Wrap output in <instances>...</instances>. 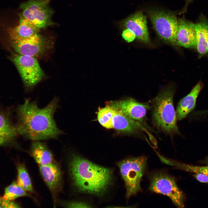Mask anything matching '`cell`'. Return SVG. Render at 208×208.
I'll use <instances>...</instances> for the list:
<instances>
[{
	"label": "cell",
	"instance_id": "cell-13",
	"mask_svg": "<svg viewBox=\"0 0 208 208\" xmlns=\"http://www.w3.org/2000/svg\"><path fill=\"white\" fill-rule=\"evenodd\" d=\"M18 135L10 112L0 109V146H6L13 142Z\"/></svg>",
	"mask_w": 208,
	"mask_h": 208
},
{
	"label": "cell",
	"instance_id": "cell-5",
	"mask_svg": "<svg viewBox=\"0 0 208 208\" xmlns=\"http://www.w3.org/2000/svg\"><path fill=\"white\" fill-rule=\"evenodd\" d=\"M51 0H29L22 3L20 17L28 20L39 29L46 28L56 23L51 20L54 13L49 6Z\"/></svg>",
	"mask_w": 208,
	"mask_h": 208
},
{
	"label": "cell",
	"instance_id": "cell-1",
	"mask_svg": "<svg viewBox=\"0 0 208 208\" xmlns=\"http://www.w3.org/2000/svg\"><path fill=\"white\" fill-rule=\"evenodd\" d=\"M59 101L57 98L54 97L46 106L40 108L36 101L25 99L16 110V125L18 134L34 141L56 139L64 134L54 118Z\"/></svg>",
	"mask_w": 208,
	"mask_h": 208
},
{
	"label": "cell",
	"instance_id": "cell-23",
	"mask_svg": "<svg viewBox=\"0 0 208 208\" xmlns=\"http://www.w3.org/2000/svg\"><path fill=\"white\" fill-rule=\"evenodd\" d=\"M177 168L187 172L194 173H200L208 175V166H194L172 161Z\"/></svg>",
	"mask_w": 208,
	"mask_h": 208
},
{
	"label": "cell",
	"instance_id": "cell-4",
	"mask_svg": "<svg viewBox=\"0 0 208 208\" xmlns=\"http://www.w3.org/2000/svg\"><path fill=\"white\" fill-rule=\"evenodd\" d=\"M147 163V158L144 156L127 158L117 163L125 183L127 199L141 191L140 182Z\"/></svg>",
	"mask_w": 208,
	"mask_h": 208
},
{
	"label": "cell",
	"instance_id": "cell-15",
	"mask_svg": "<svg viewBox=\"0 0 208 208\" xmlns=\"http://www.w3.org/2000/svg\"><path fill=\"white\" fill-rule=\"evenodd\" d=\"M196 49L198 57L208 58V18L203 14L195 23Z\"/></svg>",
	"mask_w": 208,
	"mask_h": 208
},
{
	"label": "cell",
	"instance_id": "cell-2",
	"mask_svg": "<svg viewBox=\"0 0 208 208\" xmlns=\"http://www.w3.org/2000/svg\"><path fill=\"white\" fill-rule=\"evenodd\" d=\"M70 176L78 191L96 195H102L110 184L112 172L108 168L95 164L75 154L69 163Z\"/></svg>",
	"mask_w": 208,
	"mask_h": 208
},
{
	"label": "cell",
	"instance_id": "cell-7",
	"mask_svg": "<svg viewBox=\"0 0 208 208\" xmlns=\"http://www.w3.org/2000/svg\"><path fill=\"white\" fill-rule=\"evenodd\" d=\"M150 181L149 190L166 196L179 208L184 207V195L171 176L164 172H159L152 174Z\"/></svg>",
	"mask_w": 208,
	"mask_h": 208
},
{
	"label": "cell",
	"instance_id": "cell-14",
	"mask_svg": "<svg viewBox=\"0 0 208 208\" xmlns=\"http://www.w3.org/2000/svg\"><path fill=\"white\" fill-rule=\"evenodd\" d=\"M176 44L188 49H195V23L185 18L178 20Z\"/></svg>",
	"mask_w": 208,
	"mask_h": 208
},
{
	"label": "cell",
	"instance_id": "cell-25",
	"mask_svg": "<svg viewBox=\"0 0 208 208\" xmlns=\"http://www.w3.org/2000/svg\"><path fill=\"white\" fill-rule=\"evenodd\" d=\"M6 200L0 197V203L1 208H19L21 207L18 203L13 201Z\"/></svg>",
	"mask_w": 208,
	"mask_h": 208
},
{
	"label": "cell",
	"instance_id": "cell-12",
	"mask_svg": "<svg viewBox=\"0 0 208 208\" xmlns=\"http://www.w3.org/2000/svg\"><path fill=\"white\" fill-rule=\"evenodd\" d=\"M41 175L53 196L61 190L62 185V173L60 167L53 161L44 166H39Z\"/></svg>",
	"mask_w": 208,
	"mask_h": 208
},
{
	"label": "cell",
	"instance_id": "cell-26",
	"mask_svg": "<svg viewBox=\"0 0 208 208\" xmlns=\"http://www.w3.org/2000/svg\"><path fill=\"white\" fill-rule=\"evenodd\" d=\"M122 35L123 38L129 42L133 41L136 38L133 33L127 29L123 30Z\"/></svg>",
	"mask_w": 208,
	"mask_h": 208
},
{
	"label": "cell",
	"instance_id": "cell-27",
	"mask_svg": "<svg viewBox=\"0 0 208 208\" xmlns=\"http://www.w3.org/2000/svg\"><path fill=\"white\" fill-rule=\"evenodd\" d=\"M194 178L200 182L208 183V175L200 173H194Z\"/></svg>",
	"mask_w": 208,
	"mask_h": 208
},
{
	"label": "cell",
	"instance_id": "cell-30",
	"mask_svg": "<svg viewBox=\"0 0 208 208\" xmlns=\"http://www.w3.org/2000/svg\"><path fill=\"white\" fill-rule=\"evenodd\" d=\"M206 162L207 164H208V157H207L206 160Z\"/></svg>",
	"mask_w": 208,
	"mask_h": 208
},
{
	"label": "cell",
	"instance_id": "cell-18",
	"mask_svg": "<svg viewBox=\"0 0 208 208\" xmlns=\"http://www.w3.org/2000/svg\"><path fill=\"white\" fill-rule=\"evenodd\" d=\"M20 18L19 25L8 30L10 40L25 39L38 33L40 29L26 19Z\"/></svg>",
	"mask_w": 208,
	"mask_h": 208
},
{
	"label": "cell",
	"instance_id": "cell-31",
	"mask_svg": "<svg viewBox=\"0 0 208 208\" xmlns=\"http://www.w3.org/2000/svg\"><path fill=\"white\" fill-rule=\"evenodd\" d=\"M0 208H1V205H0Z\"/></svg>",
	"mask_w": 208,
	"mask_h": 208
},
{
	"label": "cell",
	"instance_id": "cell-19",
	"mask_svg": "<svg viewBox=\"0 0 208 208\" xmlns=\"http://www.w3.org/2000/svg\"><path fill=\"white\" fill-rule=\"evenodd\" d=\"M30 153L39 166L47 165L54 161L52 153L46 144L40 141H33L30 147Z\"/></svg>",
	"mask_w": 208,
	"mask_h": 208
},
{
	"label": "cell",
	"instance_id": "cell-29",
	"mask_svg": "<svg viewBox=\"0 0 208 208\" xmlns=\"http://www.w3.org/2000/svg\"><path fill=\"white\" fill-rule=\"evenodd\" d=\"M194 0H186L187 1V3H190V2L192 1H194Z\"/></svg>",
	"mask_w": 208,
	"mask_h": 208
},
{
	"label": "cell",
	"instance_id": "cell-22",
	"mask_svg": "<svg viewBox=\"0 0 208 208\" xmlns=\"http://www.w3.org/2000/svg\"><path fill=\"white\" fill-rule=\"evenodd\" d=\"M114 113V108L109 105L99 109L97 113V119L100 124L107 129L113 128L112 118Z\"/></svg>",
	"mask_w": 208,
	"mask_h": 208
},
{
	"label": "cell",
	"instance_id": "cell-9",
	"mask_svg": "<svg viewBox=\"0 0 208 208\" xmlns=\"http://www.w3.org/2000/svg\"><path fill=\"white\" fill-rule=\"evenodd\" d=\"M109 105L120 110L130 118L143 127L149 128L146 121L147 111L151 108L148 103H140L134 99L130 98L112 102Z\"/></svg>",
	"mask_w": 208,
	"mask_h": 208
},
{
	"label": "cell",
	"instance_id": "cell-10",
	"mask_svg": "<svg viewBox=\"0 0 208 208\" xmlns=\"http://www.w3.org/2000/svg\"><path fill=\"white\" fill-rule=\"evenodd\" d=\"M147 23L146 17L140 11L121 21L120 25L131 31L141 42L147 43L150 39Z\"/></svg>",
	"mask_w": 208,
	"mask_h": 208
},
{
	"label": "cell",
	"instance_id": "cell-11",
	"mask_svg": "<svg viewBox=\"0 0 208 208\" xmlns=\"http://www.w3.org/2000/svg\"><path fill=\"white\" fill-rule=\"evenodd\" d=\"M15 51L21 55L35 57L44 51L45 41L39 33L25 39L10 40Z\"/></svg>",
	"mask_w": 208,
	"mask_h": 208
},
{
	"label": "cell",
	"instance_id": "cell-6",
	"mask_svg": "<svg viewBox=\"0 0 208 208\" xmlns=\"http://www.w3.org/2000/svg\"><path fill=\"white\" fill-rule=\"evenodd\" d=\"M149 18L159 36L171 45H176L178 20L174 14L159 10H150Z\"/></svg>",
	"mask_w": 208,
	"mask_h": 208
},
{
	"label": "cell",
	"instance_id": "cell-28",
	"mask_svg": "<svg viewBox=\"0 0 208 208\" xmlns=\"http://www.w3.org/2000/svg\"><path fill=\"white\" fill-rule=\"evenodd\" d=\"M157 154L160 160L162 163H163L164 164L170 166H174V163L172 161H171V160L169 159H166L164 157H162L159 154Z\"/></svg>",
	"mask_w": 208,
	"mask_h": 208
},
{
	"label": "cell",
	"instance_id": "cell-16",
	"mask_svg": "<svg viewBox=\"0 0 208 208\" xmlns=\"http://www.w3.org/2000/svg\"><path fill=\"white\" fill-rule=\"evenodd\" d=\"M113 108V128L118 131L129 133H137L145 129L141 124L130 118L120 110Z\"/></svg>",
	"mask_w": 208,
	"mask_h": 208
},
{
	"label": "cell",
	"instance_id": "cell-21",
	"mask_svg": "<svg viewBox=\"0 0 208 208\" xmlns=\"http://www.w3.org/2000/svg\"><path fill=\"white\" fill-rule=\"evenodd\" d=\"M24 196L31 197L27 192L18 185L16 182L14 181L5 188L2 197L6 200H13L18 198Z\"/></svg>",
	"mask_w": 208,
	"mask_h": 208
},
{
	"label": "cell",
	"instance_id": "cell-3",
	"mask_svg": "<svg viewBox=\"0 0 208 208\" xmlns=\"http://www.w3.org/2000/svg\"><path fill=\"white\" fill-rule=\"evenodd\" d=\"M175 90L168 86L161 90L153 100L152 120L157 128L172 136L180 134L173 105Z\"/></svg>",
	"mask_w": 208,
	"mask_h": 208
},
{
	"label": "cell",
	"instance_id": "cell-8",
	"mask_svg": "<svg viewBox=\"0 0 208 208\" xmlns=\"http://www.w3.org/2000/svg\"><path fill=\"white\" fill-rule=\"evenodd\" d=\"M12 59L27 88L34 86L43 77V72L35 57L16 54Z\"/></svg>",
	"mask_w": 208,
	"mask_h": 208
},
{
	"label": "cell",
	"instance_id": "cell-24",
	"mask_svg": "<svg viewBox=\"0 0 208 208\" xmlns=\"http://www.w3.org/2000/svg\"><path fill=\"white\" fill-rule=\"evenodd\" d=\"M63 205L67 207L90 208V205L85 202L80 201L69 202L64 203Z\"/></svg>",
	"mask_w": 208,
	"mask_h": 208
},
{
	"label": "cell",
	"instance_id": "cell-17",
	"mask_svg": "<svg viewBox=\"0 0 208 208\" xmlns=\"http://www.w3.org/2000/svg\"><path fill=\"white\" fill-rule=\"evenodd\" d=\"M203 87L201 82H198L187 95L180 101L176 111L177 120L184 119L194 109L197 98Z\"/></svg>",
	"mask_w": 208,
	"mask_h": 208
},
{
	"label": "cell",
	"instance_id": "cell-20",
	"mask_svg": "<svg viewBox=\"0 0 208 208\" xmlns=\"http://www.w3.org/2000/svg\"><path fill=\"white\" fill-rule=\"evenodd\" d=\"M16 169L17 183L26 192L32 193H34L30 177L24 164L18 163L17 165Z\"/></svg>",
	"mask_w": 208,
	"mask_h": 208
}]
</instances>
